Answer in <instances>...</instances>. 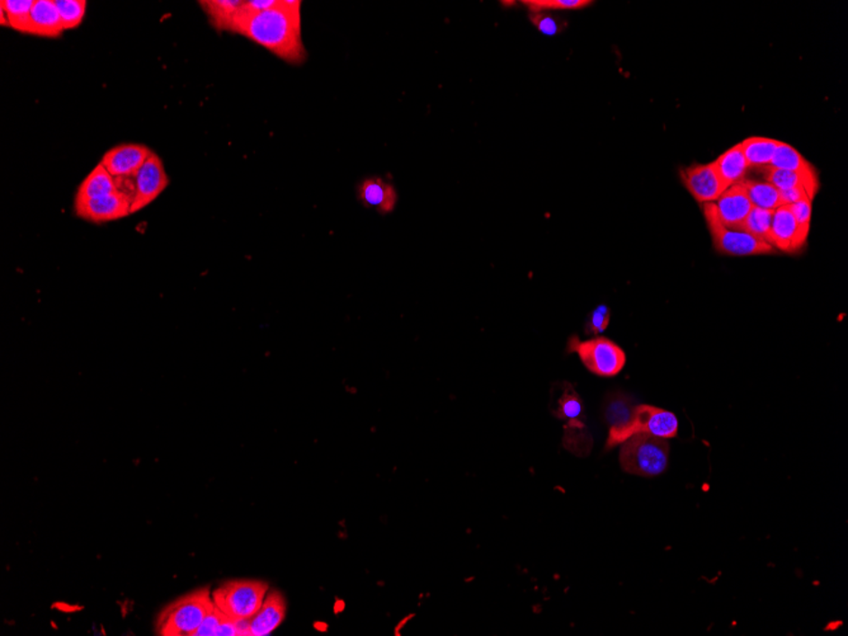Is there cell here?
I'll list each match as a JSON object with an SVG mask.
<instances>
[{
	"label": "cell",
	"mask_w": 848,
	"mask_h": 636,
	"mask_svg": "<svg viewBox=\"0 0 848 636\" xmlns=\"http://www.w3.org/2000/svg\"><path fill=\"white\" fill-rule=\"evenodd\" d=\"M301 5L299 0H278L271 9L248 14L242 2L229 32L247 37L285 63L304 64L307 54L301 31Z\"/></svg>",
	"instance_id": "obj_1"
},
{
	"label": "cell",
	"mask_w": 848,
	"mask_h": 636,
	"mask_svg": "<svg viewBox=\"0 0 848 636\" xmlns=\"http://www.w3.org/2000/svg\"><path fill=\"white\" fill-rule=\"evenodd\" d=\"M214 606L209 588L196 589L182 595L161 610L157 620L158 635L194 636Z\"/></svg>",
	"instance_id": "obj_2"
},
{
	"label": "cell",
	"mask_w": 848,
	"mask_h": 636,
	"mask_svg": "<svg viewBox=\"0 0 848 636\" xmlns=\"http://www.w3.org/2000/svg\"><path fill=\"white\" fill-rule=\"evenodd\" d=\"M670 460L667 440L647 433L634 434L621 443L620 465L625 473L652 477L663 474Z\"/></svg>",
	"instance_id": "obj_3"
},
{
	"label": "cell",
	"mask_w": 848,
	"mask_h": 636,
	"mask_svg": "<svg viewBox=\"0 0 848 636\" xmlns=\"http://www.w3.org/2000/svg\"><path fill=\"white\" fill-rule=\"evenodd\" d=\"M679 432V420L672 412L657 406L642 404L634 408L632 417L626 423L612 426L606 441V451L625 442L629 437L638 433L652 434L660 439H675Z\"/></svg>",
	"instance_id": "obj_4"
},
{
	"label": "cell",
	"mask_w": 848,
	"mask_h": 636,
	"mask_svg": "<svg viewBox=\"0 0 848 636\" xmlns=\"http://www.w3.org/2000/svg\"><path fill=\"white\" fill-rule=\"evenodd\" d=\"M269 585L262 580L235 579L211 592L216 608L233 620H250L262 606Z\"/></svg>",
	"instance_id": "obj_5"
},
{
	"label": "cell",
	"mask_w": 848,
	"mask_h": 636,
	"mask_svg": "<svg viewBox=\"0 0 848 636\" xmlns=\"http://www.w3.org/2000/svg\"><path fill=\"white\" fill-rule=\"evenodd\" d=\"M704 216L707 219L714 248L717 253L732 257L763 256L775 253V248L762 239L753 237L743 231L724 226L717 217L714 203L704 204Z\"/></svg>",
	"instance_id": "obj_6"
},
{
	"label": "cell",
	"mask_w": 848,
	"mask_h": 636,
	"mask_svg": "<svg viewBox=\"0 0 848 636\" xmlns=\"http://www.w3.org/2000/svg\"><path fill=\"white\" fill-rule=\"evenodd\" d=\"M567 350L568 353H577L583 365L601 377H616L626 365V353L608 338L595 337L582 341L571 337Z\"/></svg>",
	"instance_id": "obj_7"
},
{
	"label": "cell",
	"mask_w": 848,
	"mask_h": 636,
	"mask_svg": "<svg viewBox=\"0 0 848 636\" xmlns=\"http://www.w3.org/2000/svg\"><path fill=\"white\" fill-rule=\"evenodd\" d=\"M552 413L565 423V449L579 456L588 455L592 449V437L584 422L583 402L570 383L563 384V393Z\"/></svg>",
	"instance_id": "obj_8"
},
{
	"label": "cell",
	"mask_w": 848,
	"mask_h": 636,
	"mask_svg": "<svg viewBox=\"0 0 848 636\" xmlns=\"http://www.w3.org/2000/svg\"><path fill=\"white\" fill-rule=\"evenodd\" d=\"M168 185H169V178H168L163 161L153 151L135 176L132 215L154 203L160 194H163Z\"/></svg>",
	"instance_id": "obj_9"
},
{
	"label": "cell",
	"mask_w": 848,
	"mask_h": 636,
	"mask_svg": "<svg viewBox=\"0 0 848 636\" xmlns=\"http://www.w3.org/2000/svg\"><path fill=\"white\" fill-rule=\"evenodd\" d=\"M74 206L78 216L96 224H102L132 215V196L119 189L107 196L76 203Z\"/></svg>",
	"instance_id": "obj_10"
},
{
	"label": "cell",
	"mask_w": 848,
	"mask_h": 636,
	"mask_svg": "<svg viewBox=\"0 0 848 636\" xmlns=\"http://www.w3.org/2000/svg\"><path fill=\"white\" fill-rule=\"evenodd\" d=\"M807 235L809 232L798 224L789 204H782L773 211L769 243L775 250L786 253L798 252L807 243Z\"/></svg>",
	"instance_id": "obj_11"
},
{
	"label": "cell",
	"mask_w": 848,
	"mask_h": 636,
	"mask_svg": "<svg viewBox=\"0 0 848 636\" xmlns=\"http://www.w3.org/2000/svg\"><path fill=\"white\" fill-rule=\"evenodd\" d=\"M681 179L692 197L701 204L716 203L726 189L714 163L698 164L682 169Z\"/></svg>",
	"instance_id": "obj_12"
},
{
	"label": "cell",
	"mask_w": 848,
	"mask_h": 636,
	"mask_svg": "<svg viewBox=\"0 0 848 636\" xmlns=\"http://www.w3.org/2000/svg\"><path fill=\"white\" fill-rule=\"evenodd\" d=\"M153 151L145 145L123 144L110 149L101 163L114 178H129L138 175Z\"/></svg>",
	"instance_id": "obj_13"
},
{
	"label": "cell",
	"mask_w": 848,
	"mask_h": 636,
	"mask_svg": "<svg viewBox=\"0 0 848 636\" xmlns=\"http://www.w3.org/2000/svg\"><path fill=\"white\" fill-rule=\"evenodd\" d=\"M714 204H716L720 223L726 228L738 229V231L743 224L745 217L750 215L753 209V204L742 183L726 188Z\"/></svg>",
	"instance_id": "obj_14"
},
{
	"label": "cell",
	"mask_w": 848,
	"mask_h": 636,
	"mask_svg": "<svg viewBox=\"0 0 848 636\" xmlns=\"http://www.w3.org/2000/svg\"><path fill=\"white\" fill-rule=\"evenodd\" d=\"M285 615L286 604L284 597L278 592H269L256 615L250 619L251 635L267 636L271 634L284 622Z\"/></svg>",
	"instance_id": "obj_15"
},
{
	"label": "cell",
	"mask_w": 848,
	"mask_h": 636,
	"mask_svg": "<svg viewBox=\"0 0 848 636\" xmlns=\"http://www.w3.org/2000/svg\"><path fill=\"white\" fill-rule=\"evenodd\" d=\"M64 31L54 0H36L31 12V35L58 39Z\"/></svg>",
	"instance_id": "obj_16"
},
{
	"label": "cell",
	"mask_w": 848,
	"mask_h": 636,
	"mask_svg": "<svg viewBox=\"0 0 848 636\" xmlns=\"http://www.w3.org/2000/svg\"><path fill=\"white\" fill-rule=\"evenodd\" d=\"M359 198L363 206L378 210L380 214L391 213L397 201L396 188L381 178L365 179L360 185Z\"/></svg>",
	"instance_id": "obj_17"
},
{
	"label": "cell",
	"mask_w": 848,
	"mask_h": 636,
	"mask_svg": "<svg viewBox=\"0 0 848 636\" xmlns=\"http://www.w3.org/2000/svg\"><path fill=\"white\" fill-rule=\"evenodd\" d=\"M766 182L771 183L773 187L779 191L791 188H804L807 191V197L813 201L816 192L819 189L818 177L816 170L807 173L789 172V170H780L765 167Z\"/></svg>",
	"instance_id": "obj_18"
},
{
	"label": "cell",
	"mask_w": 848,
	"mask_h": 636,
	"mask_svg": "<svg viewBox=\"0 0 848 636\" xmlns=\"http://www.w3.org/2000/svg\"><path fill=\"white\" fill-rule=\"evenodd\" d=\"M121 189L116 178L99 163L95 169L87 176L77 192L76 203L96 200V198L107 196Z\"/></svg>",
	"instance_id": "obj_19"
},
{
	"label": "cell",
	"mask_w": 848,
	"mask_h": 636,
	"mask_svg": "<svg viewBox=\"0 0 848 636\" xmlns=\"http://www.w3.org/2000/svg\"><path fill=\"white\" fill-rule=\"evenodd\" d=\"M713 163L717 175H719L726 188L743 181L745 173L750 169L741 144L728 149Z\"/></svg>",
	"instance_id": "obj_20"
},
{
	"label": "cell",
	"mask_w": 848,
	"mask_h": 636,
	"mask_svg": "<svg viewBox=\"0 0 848 636\" xmlns=\"http://www.w3.org/2000/svg\"><path fill=\"white\" fill-rule=\"evenodd\" d=\"M198 5L209 18L211 26L219 32H223V31H230L242 2L241 0H202Z\"/></svg>",
	"instance_id": "obj_21"
},
{
	"label": "cell",
	"mask_w": 848,
	"mask_h": 636,
	"mask_svg": "<svg viewBox=\"0 0 848 636\" xmlns=\"http://www.w3.org/2000/svg\"><path fill=\"white\" fill-rule=\"evenodd\" d=\"M779 144L780 141L775 139L761 138V136H753L741 142L742 150L750 168L751 167L753 168L769 167Z\"/></svg>",
	"instance_id": "obj_22"
},
{
	"label": "cell",
	"mask_w": 848,
	"mask_h": 636,
	"mask_svg": "<svg viewBox=\"0 0 848 636\" xmlns=\"http://www.w3.org/2000/svg\"><path fill=\"white\" fill-rule=\"evenodd\" d=\"M741 183L747 191L753 207L776 210L778 207L782 206L780 191L778 188L773 187L771 183L750 181V179H743Z\"/></svg>",
	"instance_id": "obj_23"
},
{
	"label": "cell",
	"mask_w": 848,
	"mask_h": 636,
	"mask_svg": "<svg viewBox=\"0 0 848 636\" xmlns=\"http://www.w3.org/2000/svg\"><path fill=\"white\" fill-rule=\"evenodd\" d=\"M769 167L775 169L799 173L813 172L814 170L812 164H810L797 149L782 141H780L779 147L776 149Z\"/></svg>",
	"instance_id": "obj_24"
},
{
	"label": "cell",
	"mask_w": 848,
	"mask_h": 636,
	"mask_svg": "<svg viewBox=\"0 0 848 636\" xmlns=\"http://www.w3.org/2000/svg\"><path fill=\"white\" fill-rule=\"evenodd\" d=\"M33 0H2L0 8L7 14L9 27L17 32L31 35V12Z\"/></svg>",
	"instance_id": "obj_25"
},
{
	"label": "cell",
	"mask_w": 848,
	"mask_h": 636,
	"mask_svg": "<svg viewBox=\"0 0 848 636\" xmlns=\"http://www.w3.org/2000/svg\"><path fill=\"white\" fill-rule=\"evenodd\" d=\"M773 211L753 207L750 215L745 217L743 224L739 231L748 232L753 237L762 239L769 243L770 232H771Z\"/></svg>",
	"instance_id": "obj_26"
},
{
	"label": "cell",
	"mask_w": 848,
	"mask_h": 636,
	"mask_svg": "<svg viewBox=\"0 0 848 636\" xmlns=\"http://www.w3.org/2000/svg\"><path fill=\"white\" fill-rule=\"evenodd\" d=\"M54 2L63 21L65 31L77 29L82 24L87 12L86 0H54Z\"/></svg>",
	"instance_id": "obj_27"
},
{
	"label": "cell",
	"mask_w": 848,
	"mask_h": 636,
	"mask_svg": "<svg viewBox=\"0 0 848 636\" xmlns=\"http://www.w3.org/2000/svg\"><path fill=\"white\" fill-rule=\"evenodd\" d=\"M634 408L635 406H633L632 400L627 399L626 396L615 395L614 398H610L606 402V420L611 424V427L620 426V424L626 423L630 420Z\"/></svg>",
	"instance_id": "obj_28"
},
{
	"label": "cell",
	"mask_w": 848,
	"mask_h": 636,
	"mask_svg": "<svg viewBox=\"0 0 848 636\" xmlns=\"http://www.w3.org/2000/svg\"><path fill=\"white\" fill-rule=\"evenodd\" d=\"M524 5L530 12L536 11H577L593 5L588 0H527Z\"/></svg>",
	"instance_id": "obj_29"
},
{
	"label": "cell",
	"mask_w": 848,
	"mask_h": 636,
	"mask_svg": "<svg viewBox=\"0 0 848 636\" xmlns=\"http://www.w3.org/2000/svg\"><path fill=\"white\" fill-rule=\"evenodd\" d=\"M530 20L543 35H558L565 29L564 22L549 14L548 11L530 12Z\"/></svg>",
	"instance_id": "obj_30"
},
{
	"label": "cell",
	"mask_w": 848,
	"mask_h": 636,
	"mask_svg": "<svg viewBox=\"0 0 848 636\" xmlns=\"http://www.w3.org/2000/svg\"><path fill=\"white\" fill-rule=\"evenodd\" d=\"M610 309L607 306L601 305L596 308L589 315L587 322L586 332L589 334L602 333L610 324Z\"/></svg>",
	"instance_id": "obj_31"
},
{
	"label": "cell",
	"mask_w": 848,
	"mask_h": 636,
	"mask_svg": "<svg viewBox=\"0 0 848 636\" xmlns=\"http://www.w3.org/2000/svg\"><path fill=\"white\" fill-rule=\"evenodd\" d=\"M223 617H225V615H223L222 611L214 606L213 610L205 617L204 622H202L200 628L196 631L195 636H217V631H219Z\"/></svg>",
	"instance_id": "obj_32"
},
{
	"label": "cell",
	"mask_w": 848,
	"mask_h": 636,
	"mask_svg": "<svg viewBox=\"0 0 848 636\" xmlns=\"http://www.w3.org/2000/svg\"><path fill=\"white\" fill-rule=\"evenodd\" d=\"M791 209V213L797 219L798 224L804 229V231L810 232V223H812V201L809 198H804V200L798 201L793 204H789Z\"/></svg>",
	"instance_id": "obj_33"
},
{
	"label": "cell",
	"mask_w": 848,
	"mask_h": 636,
	"mask_svg": "<svg viewBox=\"0 0 848 636\" xmlns=\"http://www.w3.org/2000/svg\"><path fill=\"white\" fill-rule=\"evenodd\" d=\"M780 196H781L782 204H793L798 201L804 200V198H809L804 188L785 189V191H780Z\"/></svg>",
	"instance_id": "obj_34"
},
{
	"label": "cell",
	"mask_w": 848,
	"mask_h": 636,
	"mask_svg": "<svg viewBox=\"0 0 848 636\" xmlns=\"http://www.w3.org/2000/svg\"><path fill=\"white\" fill-rule=\"evenodd\" d=\"M0 24L5 27H9V21L7 14H5V9L0 8Z\"/></svg>",
	"instance_id": "obj_35"
}]
</instances>
